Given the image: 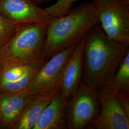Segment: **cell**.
<instances>
[{
	"instance_id": "6da1fadb",
	"label": "cell",
	"mask_w": 129,
	"mask_h": 129,
	"mask_svg": "<svg viewBox=\"0 0 129 129\" xmlns=\"http://www.w3.org/2000/svg\"><path fill=\"white\" fill-rule=\"evenodd\" d=\"M129 44L109 37L97 23L86 36L83 62V83L95 89L109 85Z\"/></svg>"
},
{
	"instance_id": "7a4b0ae2",
	"label": "cell",
	"mask_w": 129,
	"mask_h": 129,
	"mask_svg": "<svg viewBox=\"0 0 129 129\" xmlns=\"http://www.w3.org/2000/svg\"><path fill=\"white\" fill-rule=\"evenodd\" d=\"M98 22L92 2L84 3L64 15L53 17L46 31L45 42L46 59L77 44Z\"/></svg>"
},
{
	"instance_id": "3957f363",
	"label": "cell",
	"mask_w": 129,
	"mask_h": 129,
	"mask_svg": "<svg viewBox=\"0 0 129 129\" xmlns=\"http://www.w3.org/2000/svg\"><path fill=\"white\" fill-rule=\"evenodd\" d=\"M47 25L19 26L14 37L0 49V70L19 66L44 64L47 60L45 54Z\"/></svg>"
},
{
	"instance_id": "277c9868",
	"label": "cell",
	"mask_w": 129,
	"mask_h": 129,
	"mask_svg": "<svg viewBox=\"0 0 129 129\" xmlns=\"http://www.w3.org/2000/svg\"><path fill=\"white\" fill-rule=\"evenodd\" d=\"M99 23L116 41L129 44V0H92Z\"/></svg>"
},
{
	"instance_id": "5b68a950",
	"label": "cell",
	"mask_w": 129,
	"mask_h": 129,
	"mask_svg": "<svg viewBox=\"0 0 129 129\" xmlns=\"http://www.w3.org/2000/svg\"><path fill=\"white\" fill-rule=\"evenodd\" d=\"M100 111L97 90L83 83L68 102L65 111L68 128H87L97 118Z\"/></svg>"
},
{
	"instance_id": "8992f818",
	"label": "cell",
	"mask_w": 129,
	"mask_h": 129,
	"mask_svg": "<svg viewBox=\"0 0 129 129\" xmlns=\"http://www.w3.org/2000/svg\"><path fill=\"white\" fill-rule=\"evenodd\" d=\"M77 44L60 51L47 60L28 86V91L35 95L56 94L60 91L64 69Z\"/></svg>"
},
{
	"instance_id": "52a82bcc",
	"label": "cell",
	"mask_w": 129,
	"mask_h": 129,
	"mask_svg": "<svg viewBox=\"0 0 129 129\" xmlns=\"http://www.w3.org/2000/svg\"><path fill=\"white\" fill-rule=\"evenodd\" d=\"M100 105L97 118L87 126L91 129H129V116L120 104L115 91L106 86L97 90Z\"/></svg>"
},
{
	"instance_id": "ba28073f",
	"label": "cell",
	"mask_w": 129,
	"mask_h": 129,
	"mask_svg": "<svg viewBox=\"0 0 129 129\" xmlns=\"http://www.w3.org/2000/svg\"><path fill=\"white\" fill-rule=\"evenodd\" d=\"M0 14L18 26L48 25L53 18L31 0H0Z\"/></svg>"
},
{
	"instance_id": "9c48e42d",
	"label": "cell",
	"mask_w": 129,
	"mask_h": 129,
	"mask_svg": "<svg viewBox=\"0 0 129 129\" xmlns=\"http://www.w3.org/2000/svg\"><path fill=\"white\" fill-rule=\"evenodd\" d=\"M36 95L26 89L15 93L0 92V128L13 129L29 102Z\"/></svg>"
},
{
	"instance_id": "30bf717a",
	"label": "cell",
	"mask_w": 129,
	"mask_h": 129,
	"mask_svg": "<svg viewBox=\"0 0 129 129\" xmlns=\"http://www.w3.org/2000/svg\"><path fill=\"white\" fill-rule=\"evenodd\" d=\"M86 36L77 45L64 69L60 91L64 97L68 99L76 92L80 85L83 75Z\"/></svg>"
},
{
	"instance_id": "8fae6325",
	"label": "cell",
	"mask_w": 129,
	"mask_h": 129,
	"mask_svg": "<svg viewBox=\"0 0 129 129\" xmlns=\"http://www.w3.org/2000/svg\"><path fill=\"white\" fill-rule=\"evenodd\" d=\"M69 99L60 91L42 111L33 129H64L68 128L65 111Z\"/></svg>"
},
{
	"instance_id": "7c38bea8",
	"label": "cell",
	"mask_w": 129,
	"mask_h": 129,
	"mask_svg": "<svg viewBox=\"0 0 129 129\" xmlns=\"http://www.w3.org/2000/svg\"><path fill=\"white\" fill-rule=\"evenodd\" d=\"M56 94L36 95L25 108L13 129H33L42 111Z\"/></svg>"
},
{
	"instance_id": "4fadbf2b",
	"label": "cell",
	"mask_w": 129,
	"mask_h": 129,
	"mask_svg": "<svg viewBox=\"0 0 129 129\" xmlns=\"http://www.w3.org/2000/svg\"><path fill=\"white\" fill-rule=\"evenodd\" d=\"M41 67L30 66L26 72L17 80L0 81V92L15 93L26 89Z\"/></svg>"
},
{
	"instance_id": "5bb4252c",
	"label": "cell",
	"mask_w": 129,
	"mask_h": 129,
	"mask_svg": "<svg viewBox=\"0 0 129 129\" xmlns=\"http://www.w3.org/2000/svg\"><path fill=\"white\" fill-rule=\"evenodd\" d=\"M108 86L115 91H129V51L121 61Z\"/></svg>"
},
{
	"instance_id": "9a60e30c",
	"label": "cell",
	"mask_w": 129,
	"mask_h": 129,
	"mask_svg": "<svg viewBox=\"0 0 129 129\" xmlns=\"http://www.w3.org/2000/svg\"><path fill=\"white\" fill-rule=\"evenodd\" d=\"M19 26L11 22L0 14V49L14 37Z\"/></svg>"
},
{
	"instance_id": "2e32d148",
	"label": "cell",
	"mask_w": 129,
	"mask_h": 129,
	"mask_svg": "<svg viewBox=\"0 0 129 129\" xmlns=\"http://www.w3.org/2000/svg\"><path fill=\"white\" fill-rule=\"evenodd\" d=\"M78 0H58L50 6L45 8L53 17H58L68 13L74 4Z\"/></svg>"
},
{
	"instance_id": "e0dca14e",
	"label": "cell",
	"mask_w": 129,
	"mask_h": 129,
	"mask_svg": "<svg viewBox=\"0 0 129 129\" xmlns=\"http://www.w3.org/2000/svg\"><path fill=\"white\" fill-rule=\"evenodd\" d=\"M115 92L120 104L129 116V91H115Z\"/></svg>"
},
{
	"instance_id": "ac0fdd59",
	"label": "cell",
	"mask_w": 129,
	"mask_h": 129,
	"mask_svg": "<svg viewBox=\"0 0 129 129\" xmlns=\"http://www.w3.org/2000/svg\"><path fill=\"white\" fill-rule=\"evenodd\" d=\"M31 1H32L34 3H35L36 5H38L41 4L42 3H46L49 2L50 0H31Z\"/></svg>"
},
{
	"instance_id": "d6986e66",
	"label": "cell",
	"mask_w": 129,
	"mask_h": 129,
	"mask_svg": "<svg viewBox=\"0 0 129 129\" xmlns=\"http://www.w3.org/2000/svg\"><path fill=\"white\" fill-rule=\"evenodd\" d=\"M0 129H1V128H0Z\"/></svg>"
}]
</instances>
